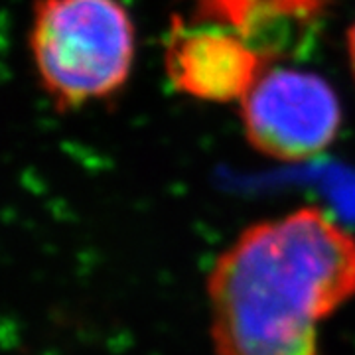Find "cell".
<instances>
[{
    "instance_id": "6da1fadb",
    "label": "cell",
    "mask_w": 355,
    "mask_h": 355,
    "mask_svg": "<svg viewBox=\"0 0 355 355\" xmlns=\"http://www.w3.org/2000/svg\"><path fill=\"white\" fill-rule=\"evenodd\" d=\"M205 296L216 355H324L322 326L355 298V235L318 205L251 223Z\"/></svg>"
},
{
    "instance_id": "7a4b0ae2",
    "label": "cell",
    "mask_w": 355,
    "mask_h": 355,
    "mask_svg": "<svg viewBox=\"0 0 355 355\" xmlns=\"http://www.w3.org/2000/svg\"><path fill=\"white\" fill-rule=\"evenodd\" d=\"M26 50L51 109L77 113L127 87L137 28L123 0H32Z\"/></svg>"
},
{
    "instance_id": "3957f363",
    "label": "cell",
    "mask_w": 355,
    "mask_h": 355,
    "mask_svg": "<svg viewBox=\"0 0 355 355\" xmlns=\"http://www.w3.org/2000/svg\"><path fill=\"white\" fill-rule=\"evenodd\" d=\"M239 105L247 142L277 162L316 158L342 128L338 93L324 77L306 69L266 67Z\"/></svg>"
},
{
    "instance_id": "277c9868",
    "label": "cell",
    "mask_w": 355,
    "mask_h": 355,
    "mask_svg": "<svg viewBox=\"0 0 355 355\" xmlns=\"http://www.w3.org/2000/svg\"><path fill=\"white\" fill-rule=\"evenodd\" d=\"M268 58L237 32L216 24L172 20L164 69L172 87L205 103H235L263 76Z\"/></svg>"
},
{
    "instance_id": "5b68a950",
    "label": "cell",
    "mask_w": 355,
    "mask_h": 355,
    "mask_svg": "<svg viewBox=\"0 0 355 355\" xmlns=\"http://www.w3.org/2000/svg\"><path fill=\"white\" fill-rule=\"evenodd\" d=\"M330 4L331 0H193L191 22L229 28L275 62L304 50Z\"/></svg>"
},
{
    "instance_id": "8992f818",
    "label": "cell",
    "mask_w": 355,
    "mask_h": 355,
    "mask_svg": "<svg viewBox=\"0 0 355 355\" xmlns=\"http://www.w3.org/2000/svg\"><path fill=\"white\" fill-rule=\"evenodd\" d=\"M345 46H347V60H349V69L355 79V20L347 28V36H345Z\"/></svg>"
}]
</instances>
